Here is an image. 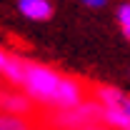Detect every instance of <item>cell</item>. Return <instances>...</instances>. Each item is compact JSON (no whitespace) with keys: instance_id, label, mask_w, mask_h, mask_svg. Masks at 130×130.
Masks as SVG:
<instances>
[{"instance_id":"obj_5","label":"cell","mask_w":130,"mask_h":130,"mask_svg":"<svg viewBox=\"0 0 130 130\" xmlns=\"http://www.w3.org/2000/svg\"><path fill=\"white\" fill-rule=\"evenodd\" d=\"M20 15L32 23H45L53 18V3L50 0H18Z\"/></svg>"},{"instance_id":"obj_6","label":"cell","mask_w":130,"mask_h":130,"mask_svg":"<svg viewBox=\"0 0 130 130\" xmlns=\"http://www.w3.org/2000/svg\"><path fill=\"white\" fill-rule=\"evenodd\" d=\"M25 128H30V120H28V118L0 113V130H25Z\"/></svg>"},{"instance_id":"obj_7","label":"cell","mask_w":130,"mask_h":130,"mask_svg":"<svg viewBox=\"0 0 130 130\" xmlns=\"http://www.w3.org/2000/svg\"><path fill=\"white\" fill-rule=\"evenodd\" d=\"M118 25H120L123 35L130 40V3H123L118 8Z\"/></svg>"},{"instance_id":"obj_8","label":"cell","mask_w":130,"mask_h":130,"mask_svg":"<svg viewBox=\"0 0 130 130\" xmlns=\"http://www.w3.org/2000/svg\"><path fill=\"white\" fill-rule=\"evenodd\" d=\"M85 8H93V10H100V8H105L108 5V0H80Z\"/></svg>"},{"instance_id":"obj_1","label":"cell","mask_w":130,"mask_h":130,"mask_svg":"<svg viewBox=\"0 0 130 130\" xmlns=\"http://www.w3.org/2000/svg\"><path fill=\"white\" fill-rule=\"evenodd\" d=\"M15 88H20L35 105L48 108L50 113L68 110L85 98V88L80 80L68 78L43 63H25V60Z\"/></svg>"},{"instance_id":"obj_2","label":"cell","mask_w":130,"mask_h":130,"mask_svg":"<svg viewBox=\"0 0 130 130\" xmlns=\"http://www.w3.org/2000/svg\"><path fill=\"white\" fill-rule=\"evenodd\" d=\"M95 100L100 108L103 125L130 130V93L118 90L113 85H100L95 90Z\"/></svg>"},{"instance_id":"obj_9","label":"cell","mask_w":130,"mask_h":130,"mask_svg":"<svg viewBox=\"0 0 130 130\" xmlns=\"http://www.w3.org/2000/svg\"><path fill=\"white\" fill-rule=\"evenodd\" d=\"M8 60H10V55L0 48V78H3V73H5V68H8Z\"/></svg>"},{"instance_id":"obj_3","label":"cell","mask_w":130,"mask_h":130,"mask_svg":"<svg viewBox=\"0 0 130 130\" xmlns=\"http://www.w3.org/2000/svg\"><path fill=\"white\" fill-rule=\"evenodd\" d=\"M50 123L58 128H98V125H103L95 98H83L78 105H73L68 110L50 113Z\"/></svg>"},{"instance_id":"obj_4","label":"cell","mask_w":130,"mask_h":130,"mask_svg":"<svg viewBox=\"0 0 130 130\" xmlns=\"http://www.w3.org/2000/svg\"><path fill=\"white\" fill-rule=\"evenodd\" d=\"M0 113H10V115H23L30 118L32 113V100L20 88L18 90H0Z\"/></svg>"}]
</instances>
